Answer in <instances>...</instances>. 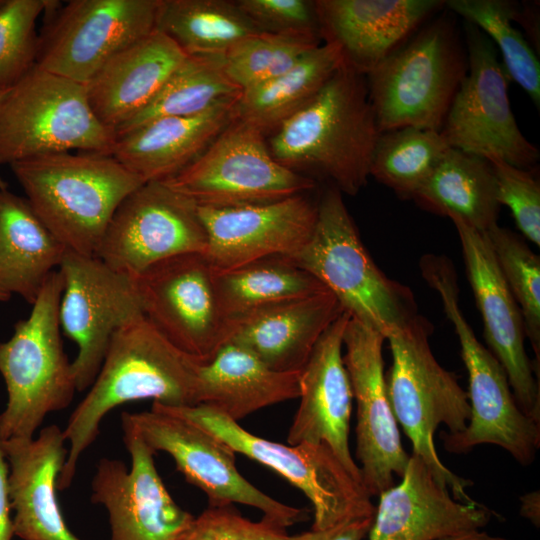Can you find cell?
<instances>
[{"label": "cell", "mask_w": 540, "mask_h": 540, "mask_svg": "<svg viewBox=\"0 0 540 540\" xmlns=\"http://www.w3.org/2000/svg\"><path fill=\"white\" fill-rule=\"evenodd\" d=\"M445 5L490 37L502 55L503 67L533 103L540 105V64L522 33L514 27L518 10L506 0H448Z\"/></svg>", "instance_id": "cell-37"}, {"label": "cell", "mask_w": 540, "mask_h": 540, "mask_svg": "<svg viewBox=\"0 0 540 540\" xmlns=\"http://www.w3.org/2000/svg\"><path fill=\"white\" fill-rule=\"evenodd\" d=\"M343 312L335 296L325 290L230 322L229 340L275 371L300 372L322 334Z\"/></svg>", "instance_id": "cell-26"}, {"label": "cell", "mask_w": 540, "mask_h": 540, "mask_svg": "<svg viewBox=\"0 0 540 540\" xmlns=\"http://www.w3.org/2000/svg\"><path fill=\"white\" fill-rule=\"evenodd\" d=\"M236 99L200 114L145 123L117 136L111 155L145 183L165 181L200 156L234 119Z\"/></svg>", "instance_id": "cell-28"}, {"label": "cell", "mask_w": 540, "mask_h": 540, "mask_svg": "<svg viewBox=\"0 0 540 540\" xmlns=\"http://www.w3.org/2000/svg\"><path fill=\"white\" fill-rule=\"evenodd\" d=\"M162 182L211 208L272 203L316 186L276 161L260 130L235 118L191 164Z\"/></svg>", "instance_id": "cell-11"}, {"label": "cell", "mask_w": 540, "mask_h": 540, "mask_svg": "<svg viewBox=\"0 0 540 540\" xmlns=\"http://www.w3.org/2000/svg\"><path fill=\"white\" fill-rule=\"evenodd\" d=\"M116 138L91 109L84 84L36 65L0 104V165L72 150L111 154Z\"/></svg>", "instance_id": "cell-9"}, {"label": "cell", "mask_w": 540, "mask_h": 540, "mask_svg": "<svg viewBox=\"0 0 540 540\" xmlns=\"http://www.w3.org/2000/svg\"><path fill=\"white\" fill-rule=\"evenodd\" d=\"M164 407L198 424L236 453L267 466L298 488L313 506L311 530L325 531L351 518L374 516L375 506L364 484L346 470L327 445L277 443L250 433L205 405Z\"/></svg>", "instance_id": "cell-10"}, {"label": "cell", "mask_w": 540, "mask_h": 540, "mask_svg": "<svg viewBox=\"0 0 540 540\" xmlns=\"http://www.w3.org/2000/svg\"><path fill=\"white\" fill-rule=\"evenodd\" d=\"M206 229V258L229 270L270 256L292 257L309 241L317 204L304 194L276 202L229 208L199 207Z\"/></svg>", "instance_id": "cell-21"}, {"label": "cell", "mask_w": 540, "mask_h": 540, "mask_svg": "<svg viewBox=\"0 0 540 540\" xmlns=\"http://www.w3.org/2000/svg\"><path fill=\"white\" fill-rule=\"evenodd\" d=\"M450 146L440 131L404 127L382 132L370 166V176L399 198L413 199Z\"/></svg>", "instance_id": "cell-36"}, {"label": "cell", "mask_w": 540, "mask_h": 540, "mask_svg": "<svg viewBox=\"0 0 540 540\" xmlns=\"http://www.w3.org/2000/svg\"><path fill=\"white\" fill-rule=\"evenodd\" d=\"M320 37L336 46L345 66L366 76L402 44L439 0H316Z\"/></svg>", "instance_id": "cell-24"}, {"label": "cell", "mask_w": 540, "mask_h": 540, "mask_svg": "<svg viewBox=\"0 0 540 540\" xmlns=\"http://www.w3.org/2000/svg\"><path fill=\"white\" fill-rule=\"evenodd\" d=\"M374 516L351 518L335 527L319 531L314 540H363L369 533Z\"/></svg>", "instance_id": "cell-45"}, {"label": "cell", "mask_w": 540, "mask_h": 540, "mask_svg": "<svg viewBox=\"0 0 540 540\" xmlns=\"http://www.w3.org/2000/svg\"><path fill=\"white\" fill-rule=\"evenodd\" d=\"M207 245L196 203L162 181H151L120 202L95 256L116 271L136 276L171 257L205 254Z\"/></svg>", "instance_id": "cell-15"}, {"label": "cell", "mask_w": 540, "mask_h": 540, "mask_svg": "<svg viewBox=\"0 0 540 540\" xmlns=\"http://www.w3.org/2000/svg\"><path fill=\"white\" fill-rule=\"evenodd\" d=\"M3 2H4V0H0V7L2 6Z\"/></svg>", "instance_id": "cell-50"}, {"label": "cell", "mask_w": 540, "mask_h": 540, "mask_svg": "<svg viewBox=\"0 0 540 540\" xmlns=\"http://www.w3.org/2000/svg\"><path fill=\"white\" fill-rule=\"evenodd\" d=\"M379 331L350 316L343 334V361L356 402V459L371 497L379 496L401 477L409 456L389 402Z\"/></svg>", "instance_id": "cell-19"}, {"label": "cell", "mask_w": 540, "mask_h": 540, "mask_svg": "<svg viewBox=\"0 0 540 540\" xmlns=\"http://www.w3.org/2000/svg\"><path fill=\"white\" fill-rule=\"evenodd\" d=\"M299 397V372H279L227 341L198 370V405L238 422L262 408Z\"/></svg>", "instance_id": "cell-29"}, {"label": "cell", "mask_w": 540, "mask_h": 540, "mask_svg": "<svg viewBox=\"0 0 540 540\" xmlns=\"http://www.w3.org/2000/svg\"><path fill=\"white\" fill-rule=\"evenodd\" d=\"M422 276L441 299L443 310L458 337L468 373L470 418L459 433L444 435V447L466 453L479 444H494L520 464L530 465L540 446V423L518 407L507 374L490 350L481 344L459 306L457 276L444 256L420 262Z\"/></svg>", "instance_id": "cell-7"}, {"label": "cell", "mask_w": 540, "mask_h": 540, "mask_svg": "<svg viewBox=\"0 0 540 540\" xmlns=\"http://www.w3.org/2000/svg\"><path fill=\"white\" fill-rule=\"evenodd\" d=\"M431 333L432 324L417 314L386 337L392 356L387 394L397 423L412 443L413 454L423 459L456 500L472 503L466 493L472 482L450 471L435 449L438 426L444 424L450 434L463 431L470 418V405L455 375L434 357L429 345Z\"/></svg>", "instance_id": "cell-5"}, {"label": "cell", "mask_w": 540, "mask_h": 540, "mask_svg": "<svg viewBox=\"0 0 540 540\" xmlns=\"http://www.w3.org/2000/svg\"><path fill=\"white\" fill-rule=\"evenodd\" d=\"M461 243L463 261L480 311L484 337L504 368L520 410L540 423V388L525 347L520 309L511 294L485 233L452 217Z\"/></svg>", "instance_id": "cell-20"}, {"label": "cell", "mask_w": 540, "mask_h": 540, "mask_svg": "<svg viewBox=\"0 0 540 540\" xmlns=\"http://www.w3.org/2000/svg\"><path fill=\"white\" fill-rule=\"evenodd\" d=\"M321 43L320 37L312 35L258 33L225 53V72L243 91L286 72Z\"/></svg>", "instance_id": "cell-38"}, {"label": "cell", "mask_w": 540, "mask_h": 540, "mask_svg": "<svg viewBox=\"0 0 540 540\" xmlns=\"http://www.w3.org/2000/svg\"><path fill=\"white\" fill-rule=\"evenodd\" d=\"M214 283L220 308L229 323L263 307L327 290L282 255L229 270L214 269Z\"/></svg>", "instance_id": "cell-33"}, {"label": "cell", "mask_w": 540, "mask_h": 540, "mask_svg": "<svg viewBox=\"0 0 540 540\" xmlns=\"http://www.w3.org/2000/svg\"><path fill=\"white\" fill-rule=\"evenodd\" d=\"M331 292L352 318L386 338L417 315L411 290L388 278L366 250L342 193L328 188L317 204L314 231L289 257Z\"/></svg>", "instance_id": "cell-4"}, {"label": "cell", "mask_w": 540, "mask_h": 540, "mask_svg": "<svg viewBox=\"0 0 540 540\" xmlns=\"http://www.w3.org/2000/svg\"><path fill=\"white\" fill-rule=\"evenodd\" d=\"M158 30L117 52L85 84L91 109L115 131L144 109L186 58Z\"/></svg>", "instance_id": "cell-27"}, {"label": "cell", "mask_w": 540, "mask_h": 540, "mask_svg": "<svg viewBox=\"0 0 540 540\" xmlns=\"http://www.w3.org/2000/svg\"><path fill=\"white\" fill-rule=\"evenodd\" d=\"M501 274L524 321L525 335L540 360V259L507 228L496 225L485 233Z\"/></svg>", "instance_id": "cell-39"}, {"label": "cell", "mask_w": 540, "mask_h": 540, "mask_svg": "<svg viewBox=\"0 0 540 540\" xmlns=\"http://www.w3.org/2000/svg\"><path fill=\"white\" fill-rule=\"evenodd\" d=\"M365 76L344 64L301 110L267 136L280 164L354 196L367 183L380 137Z\"/></svg>", "instance_id": "cell-2"}, {"label": "cell", "mask_w": 540, "mask_h": 540, "mask_svg": "<svg viewBox=\"0 0 540 540\" xmlns=\"http://www.w3.org/2000/svg\"><path fill=\"white\" fill-rule=\"evenodd\" d=\"M495 176L497 199L507 206L523 236L540 245V186L528 169L503 160L489 161Z\"/></svg>", "instance_id": "cell-42"}, {"label": "cell", "mask_w": 540, "mask_h": 540, "mask_svg": "<svg viewBox=\"0 0 540 540\" xmlns=\"http://www.w3.org/2000/svg\"><path fill=\"white\" fill-rule=\"evenodd\" d=\"M438 540H507L500 536H493L482 530L471 531Z\"/></svg>", "instance_id": "cell-47"}, {"label": "cell", "mask_w": 540, "mask_h": 540, "mask_svg": "<svg viewBox=\"0 0 540 540\" xmlns=\"http://www.w3.org/2000/svg\"><path fill=\"white\" fill-rule=\"evenodd\" d=\"M10 299L9 296L0 293V302H5Z\"/></svg>", "instance_id": "cell-49"}, {"label": "cell", "mask_w": 540, "mask_h": 540, "mask_svg": "<svg viewBox=\"0 0 540 540\" xmlns=\"http://www.w3.org/2000/svg\"><path fill=\"white\" fill-rule=\"evenodd\" d=\"M236 3L261 33L320 37L314 1L238 0Z\"/></svg>", "instance_id": "cell-43"}, {"label": "cell", "mask_w": 540, "mask_h": 540, "mask_svg": "<svg viewBox=\"0 0 540 540\" xmlns=\"http://www.w3.org/2000/svg\"><path fill=\"white\" fill-rule=\"evenodd\" d=\"M342 64L339 49L322 42L286 72L243 90L234 104V118L267 137L309 103Z\"/></svg>", "instance_id": "cell-32"}, {"label": "cell", "mask_w": 540, "mask_h": 540, "mask_svg": "<svg viewBox=\"0 0 540 540\" xmlns=\"http://www.w3.org/2000/svg\"><path fill=\"white\" fill-rule=\"evenodd\" d=\"M59 271L64 279L60 324L78 346L72 371L76 390L83 392L93 384L115 332L145 316L134 276L96 256L67 249Z\"/></svg>", "instance_id": "cell-16"}, {"label": "cell", "mask_w": 540, "mask_h": 540, "mask_svg": "<svg viewBox=\"0 0 540 540\" xmlns=\"http://www.w3.org/2000/svg\"><path fill=\"white\" fill-rule=\"evenodd\" d=\"M65 443L57 425L46 426L37 437L2 441L14 536L21 540H81L67 526L56 494Z\"/></svg>", "instance_id": "cell-25"}, {"label": "cell", "mask_w": 540, "mask_h": 540, "mask_svg": "<svg viewBox=\"0 0 540 540\" xmlns=\"http://www.w3.org/2000/svg\"><path fill=\"white\" fill-rule=\"evenodd\" d=\"M134 278L145 318L183 352L204 362L229 340L205 254L171 257Z\"/></svg>", "instance_id": "cell-17"}, {"label": "cell", "mask_w": 540, "mask_h": 540, "mask_svg": "<svg viewBox=\"0 0 540 540\" xmlns=\"http://www.w3.org/2000/svg\"><path fill=\"white\" fill-rule=\"evenodd\" d=\"M241 89L227 76L223 56L187 55L154 99L116 130L122 135L164 117L200 114L239 97Z\"/></svg>", "instance_id": "cell-35"}, {"label": "cell", "mask_w": 540, "mask_h": 540, "mask_svg": "<svg viewBox=\"0 0 540 540\" xmlns=\"http://www.w3.org/2000/svg\"><path fill=\"white\" fill-rule=\"evenodd\" d=\"M539 496L531 495L522 498L521 515L539 526Z\"/></svg>", "instance_id": "cell-46"}, {"label": "cell", "mask_w": 540, "mask_h": 540, "mask_svg": "<svg viewBox=\"0 0 540 540\" xmlns=\"http://www.w3.org/2000/svg\"><path fill=\"white\" fill-rule=\"evenodd\" d=\"M66 251L26 198L0 189L1 294H17L32 305Z\"/></svg>", "instance_id": "cell-30"}, {"label": "cell", "mask_w": 540, "mask_h": 540, "mask_svg": "<svg viewBox=\"0 0 540 540\" xmlns=\"http://www.w3.org/2000/svg\"><path fill=\"white\" fill-rule=\"evenodd\" d=\"M466 28L468 69L440 133L452 148L528 169L537 163L539 151L517 125L508 75L491 40L470 23Z\"/></svg>", "instance_id": "cell-12"}, {"label": "cell", "mask_w": 540, "mask_h": 540, "mask_svg": "<svg viewBox=\"0 0 540 540\" xmlns=\"http://www.w3.org/2000/svg\"><path fill=\"white\" fill-rule=\"evenodd\" d=\"M121 424L131 467L104 457L91 481V502L108 514L109 540H178L194 516L171 497L156 469L155 452L129 412L122 413Z\"/></svg>", "instance_id": "cell-18"}, {"label": "cell", "mask_w": 540, "mask_h": 540, "mask_svg": "<svg viewBox=\"0 0 540 540\" xmlns=\"http://www.w3.org/2000/svg\"><path fill=\"white\" fill-rule=\"evenodd\" d=\"M9 166L49 231L86 256H95L120 202L145 183L105 153H52Z\"/></svg>", "instance_id": "cell-3"}, {"label": "cell", "mask_w": 540, "mask_h": 540, "mask_svg": "<svg viewBox=\"0 0 540 540\" xmlns=\"http://www.w3.org/2000/svg\"><path fill=\"white\" fill-rule=\"evenodd\" d=\"M349 318L344 311L326 329L299 372L300 402L288 431L287 444L327 445L346 470L362 482L360 469L349 448L353 395L342 353Z\"/></svg>", "instance_id": "cell-22"}, {"label": "cell", "mask_w": 540, "mask_h": 540, "mask_svg": "<svg viewBox=\"0 0 540 540\" xmlns=\"http://www.w3.org/2000/svg\"><path fill=\"white\" fill-rule=\"evenodd\" d=\"M467 69V54L450 19L431 22L365 76L379 131H440Z\"/></svg>", "instance_id": "cell-8"}, {"label": "cell", "mask_w": 540, "mask_h": 540, "mask_svg": "<svg viewBox=\"0 0 540 540\" xmlns=\"http://www.w3.org/2000/svg\"><path fill=\"white\" fill-rule=\"evenodd\" d=\"M11 513L9 468L0 438V540H12L14 537Z\"/></svg>", "instance_id": "cell-44"}, {"label": "cell", "mask_w": 540, "mask_h": 540, "mask_svg": "<svg viewBox=\"0 0 540 540\" xmlns=\"http://www.w3.org/2000/svg\"><path fill=\"white\" fill-rule=\"evenodd\" d=\"M50 1L4 0L0 7V87H12L36 64V22Z\"/></svg>", "instance_id": "cell-40"}, {"label": "cell", "mask_w": 540, "mask_h": 540, "mask_svg": "<svg viewBox=\"0 0 540 540\" xmlns=\"http://www.w3.org/2000/svg\"><path fill=\"white\" fill-rule=\"evenodd\" d=\"M413 200L432 213L459 218L481 233L498 225L501 205L490 162L452 147Z\"/></svg>", "instance_id": "cell-31"}, {"label": "cell", "mask_w": 540, "mask_h": 540, "mask_svg": "<svg viewBox=\"0 0 540 540\" xmlns=\"http://www.w3.org/2000/svg\"><path fill=\"white\" fill-rule=\"evenodd\" d=\"M319 531L291 535L286 528L262 517L251 521L233 505L208 506L194 517L178 540H314Z\"/></svg>", "instance_id": "cell-41"}, {"label": "cell", "mask_w": 540, "mask_h": 540, "mask_svg": "<svg viewBox=\"0 0 540 540\" xmlns=\"http://www.w3.org/2000/svg\"><path fill=\"white\" fill-rule=\"evenodd\" d=\"M155 29L186 55L224 56L238 42L261 33L229 0H160Z\"/></svg>", "instance_id": "cell-34"}, {"label": "cell", "mask_w": 540, "mask_h": 540, "mask_svg": "<svg viewBox=\"0 0 540 540\" xmlns=\"http://www.w3.org/2000/svg\"><path fill=\"white\" fill-rule=\"evenodd\" d=\"M201 362L172 344L145 317L116 331L93 384L63 429L69 445L57 489L70 487L81 455L114 408L148 399L168 407L198 405Z\"/></svg>", "instance_id": "cell-1"}, {"label": "cell", "mask_w": 540, "mask_h": 540, "mask_svg": "<svg viewBox=\"0 0 540 540\" xmlns=\"http://www.w3.org/2000/svg\"><path fill=\"white\" fill-rule=\"evenodd\" d=\"M492 512L477 502L456 500L413 454L401 482L379 495L368 540H438L481 530Z\"/></svg>", "instance_id": "cell-23"}, {"label": "cell", "mask_w": 540, "mask_h": 540, "mask_svg": "<svg viewBox=\"0 0 540 540\" xmlns=\"http://www.w3.org/2000/svg\"><path fill=\"white\" fill-rule=\"evenodd\" d=\"M63 290V276L54 270L29 317L0 342V374L8 395L0 414L1 441L34 437L45 417L68 407L77 391L60 334Z\"/></svg>", "instance_id": "cell-6"}, {"label": "cell", "mask_w": 540, "mask_h": 540, "mask_svg": "<svg viewBox=\"0 0 540 540\" xmlns=\"http://www.w3.org/2000/svg\"><path fill=\"white\" fill-rule=\"evenodd\" d=\"M129 416L149 447L170 455L185 480L206 494L208 506H251L286 529L306 520V509L283 504L244 478L236 452L193 421L156 402L150 411Z\"/></svg>", "instance_id": "cell-14"}, {"label": "cell", "mask_w": 540, "mask_h": 540, "mask_svg": "<svg viewBox=\"0 0 540 540\" xmlns=\"http://www.w3.org/2000/svg\"><path fill=\"white\" fill-rule=\"evenodd\" d=\"M159 1H50L35 65L85 85L117 52L155 30Z\"/></svg>", "instance_id": "cell-13"}, {"label": "cell", "mask_w": 540, "mask_h": 540, "mask_svg": "<svg viewBox=\"0 0 540 540\" xmlns=\"http://www.w3.org/2000/svg\"><path fill=\"white\" fill-rule=\"evenodd\" d=\"M8 89L9 88L0 87V104H1V102L3 100V98L5 97ZM7 187H8L7 182L0 175V189H7Z\"/></svg>", "instance_id": "cell-48"}]
</instances>
